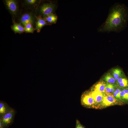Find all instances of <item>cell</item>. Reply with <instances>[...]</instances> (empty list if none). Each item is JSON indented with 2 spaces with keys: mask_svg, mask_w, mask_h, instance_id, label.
<instances>
[{
  "mask_svg": "<svg viewBox=\"0 0 128 128\" xmlns=\"http://www.w3.org/2000/svg\"><path fill=\"white\" fill-rule=\"evenodd\" d=\"M111 75L116 82L119 78L123 76L122 71L119 68L113 69L112 70Z\"/></svg>",
  "mask_w": 128,
  "mask_h": 128,
  "instance_id": "cell-14",
  "label": "cell"
},
{
  "mask_svg": "<svg viewBox=\"0 0 128 128\" xmlns=\"http://www.w3.org/2000/svg\"><path fill=\"white\" fill-rule=\"evenodd\" d=\"M106 83V86L105 89V92L108 93H112L110 88V84L108 83Z\"/></svg>",
  "mask_w": 128,
  "mask_h": 128,
  "instance_id": "cell-21",
  "label": "cell"
},
{
  "mask_svg": "<svg viewBox=\"0 0 128 128\" xmlns=\"http://www.w3.org/2000/svg\"><path fill=\"white\" fill-rule=\"evenodd\" d=\"M121 87L120 97L123 103H128V88Z\"/></svg>",
  "mask_w": 128,
  "mask_h": 128,
  "instance_id": "cell-12",
  "label": "cell"
},
{
  "mask_svg": "<svg viewBox=\"0 0 128 128\" xmlns=\"http://www.w3.org/2000/svg\"><path fill=\"white\" fill-rule=\"evenodd\" d=\"M81 103L83 106L88 107H94L96 106L95 101L90 92L85 93L81 97Z\"/></svg>",
  "mask_w": 128,
  "mask_h": 128,
  "instance_id": "cell-4",
  "label": "cell"
},
{
  "mask_svg": "<svg viewBox=\"0 0 128 128\" xmlns=\"http://www.w3.org/2000/svg\"><path fill=\"white\" fill-rule=\"evenodd\" d=\"M75 128H85L80 122L78 120H76Z\"/></svg>",
  "mask_w": 128,
  "mask_h": 128,
  "instance_id": "cell-22",
  "label": "cell"
},
{
  "mask_svg": "<svg viewBox=\"0 0 128 128\" xmlns=\"http://www.w3.org/2000/svg\"><path fill=\"white\" fill-rule=\"evenodd\" d=\"M24 27V31L27 32L33 33L36 30L33 27L31 23L26 24Z\"/></svg>",
  "mask_w": 128,
  "mask_h": 128,
  "instance_id": "cell-19",
  "label": "cell"
},
{
  "mask_svg": "<svg viewBox=\"0 0 128 128\" xmlns=\"http://www.w3.org/2000/svg\"><path fill=\"white\" fill-rule=\"evenodd\" d=\"M11 108L6 102L0 100V117L9 111Z\"/></svg>",
  "mask_w": 128,
  "mask_h": 128,
  "instance_id": "cell-11",
  "label": "cell"
},
{
  "mask_svg": "<svg viewBox=\"0 0 128 128\" xmlns=\"http://www.w3.org/2000/svg\"><path fill=\"white\" fill-rule=\"evenodd\" d=\"M128 20V8L123 4L117 3L109 9L105 22L97 29L99 32H119L126 27Z\"/></svg>",
  "mask_w": 128,
  "mask_h": 128,
  "instance_id": "cell-1",
  "label": "cell"
},
{
  "mask_svg": "<svg viewBox=\"0 0 128 128\" xmlns=\"http://www.w3.org/2000/svg\"><path fill=\"white\" fill-rule=\"evenodd\" d=\"M5 3L7 9L13 15H16L18 10V7L17 3L14 0H6Z\"/></svg>",
  "mask_w": 128,
  "mask_h": 128,
  "instance_id": "cell-7",
  "label": "cell"
},
{
  "mask_svg": "<svg viewBox=\"0 0 128 128\" xmlns=\"http://www.w3.org/2000/svg\"><path fill=\"white\" fill-rule=\"evenodd\" d=\"M104 79L106 83L114 84L116 82L113 76L110 73H108L104 76Z\"/></svg>",
  "mask_w": 128,
  "mask_h": 128,
  "instance_id": "cell-17",
  "label": "cell"
},
{
  "mask_svg": "<svg viewBox=\"0 0 128 128\" xmlns=\"http://www.w3.org/2000/svg\"><path fill=\"white\" fill-rule=\"evenodd\" d=\"M121 87L118 86L117 87L114 91L112 94L115 98L119 101L121 104H123L122 102L120 97V92Z\"/></svg>",
  "mask_w": 128,
  "mask_h": 128,
  "instance_id": "cell-18",
  "label": "cell"
},
{
  "mask_svg": "<svg viewBox=\"0 0 128 128\" xmlns=\"http://www.w3.org/2000/svg\"><path fill=\"white\" fill-rule=\"evenodd\" d=\"M54 5L50 3L45 4L40 7V11L44 17L53 13L55 9Z\"/></svg>",
  "mask_w": 128,
  "mask_h": 128,
  "instance_id": "cell-6",
  "label": "cell"
},
{
  "mask_svg": "<svg viewBox=\"0 0 128 128\" xmlns=\"http://www.w3.org/2000/svg\"><path fill=\"white\" fill-rule=\"evenodd\" d=\"M26 4L30 5H33L36 4L38 1L36 0H25Z\"/></svg>",
  "mask_w": 128,
  "mask_h": 128,
  "instance_id": "cell-20",
  "label": "cell"
},
{
  "mask_svg": "<svg viewBox=\"0 0 128 128\" xmlns=\"http://www.w3.org/2000/svg\"><path fill=\"white\" fill-rule=\"evenodd\" d=\"M47 24L46 21L41 16L36 17V29L37 32H39L42 28Z\"/></svg>",
  "mask_w": 128,
  "mask_h": 128,
  "instance_id": "cell-9",
  "label": "cell"
},
{
  "mask_svg": "<svg viewBox=\"0 0 128 128\" xmlns=\"http://www.w3.org/2000/svg\"><path fill=\"white\" fill-rule=\"evenodd\" d=\"M118 86L124 88H128V79L125 76H122L116 82Z\"/></svg>",
  "mask_w": 128,
  "mask_h": 128,
  "instance_id": "cell-13",
  "label": "cell"
},
{
  "mask_svg": "<svg viewBox=\"0 0 128 128\" xmlns=\"http://www.w3.org/2000/svg\"><path fill=\"white\" fill-rule=\"evenodd\" d=\"M90 93L94 100L96 106L100 105L102 101L103 97V93L99 91L92 90L90 92Z\"/></svg>",
  "mask_w": 128,
  "mask_h": 128,
  "instance_id": "cell-8",
  "label": "cell"
},
{
  "mask_svg": "<svg viewBox=\"0 0 128 128\" xmlns=\"http://www.w3.org/2000/svg\"><path fill=\"white\" fill-rule=\"evenodd\" d=\"M16 112L12 108L1 117H0V120L5 128H6L13 123Z\"/></svg>",
  "mask_w": 128,
  "mask_h": 128,
  "instance_id": "cell-2",
  "label": "cell"
},
{
  "mask_svg": "<svg viewBox=\"0 0 128 128\" xmlns=\"http://www.w3.org/2000/svg\"><path fill=\"white\" fill-rule=\"evenodd\" d=\"M12 30L15 32L21 33L24 31V27L21 24L14 23L12 27Z\"/></svg>",
  "mask_w": 128,
  "mask_h": 128,
  "instance_id": "cell-15",
  "label": "cell"
},
{
  "mask_svg": "<svg viewBox=\"0 0 128 128\" xmlns=\"http://www.w3.org/2000/svg\"><path fill=\"white\" fill-rule=\"evenodd\" d=\"M57 16L53 13L51 14L44 17L46 22L51 23H56L57 20Z\"/></svg>",
  "mask_w": 128,
  "mask_h": 128,
  "instance_id": "cell-16",
  "label": "cell"
},
{
  "mask_svg": "<svg viewBox=\"0 0 128 128\" xmlns=\"http://www.w3.org/2000/svg\"><path fill=\"white\" fill-rule=\"evenodd\" d=\"M106 83L103 81H101L97 83L93 87V90L99 91L103 93L105 92Z\"/></svg>",
  "mask_w": 128,
  "mask_h": 128,
  "instance_id": "cell-10",
  "label": "cell"
},
{
  "mask_svg": "<svg viewBox=\"0 0 128 128\" xmlns=\"http://www.w3.org/2000/svg\"><path fill=\"white\" fill-rule=\"evenodd\" d=\"M103 97L100 106L106 107L117 104H121L114 97L113 94L106 92L103 93Z\"/></svg>",
  "mask_w": 128,
  "mask_h": 128,
  "instance_id": "cell-3",
  "label": "cell"
},
{
  "mask_svg": "<svg viewBox=\"0 0 128 128\" xmlns=\"http://www.w3.org/2000/svg\"><path fill=\"white\" fill-rule=\"evenodd\" d=\"M0 128H5L1 122L0 120Z\"/></svg>",
  "mask_w": 128,
  "mask_h": 128,
  "instance_id": "cell-23",
  "label": "cell"
},
{
  "mask_svg": "<svg viewBox=\"0 0 128 128\" xmlns=\"http://www.w3.org/2000/svg\"><path fill=\"white\" fill-rule=\"evenodd\" d=\"M36 17L32 13H26L23 14L21 17L20 21L21 23L24 27L27 24L31 23L32 25L36 22Z\"/></svg>",
  "mask_w": 128,
  "mask_h": 128,
  "instance_id": "cell-5",
  "label": "cell"
}]
</instances>
